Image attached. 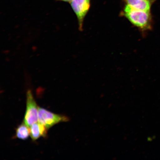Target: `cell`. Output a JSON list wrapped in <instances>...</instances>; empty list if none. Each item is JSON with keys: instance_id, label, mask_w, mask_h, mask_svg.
<instances>
[{"instance_id": "obj_3", "label": "cell", "mask_w": 160, "mask_h": 160, "mask_svg": "<svg viewBox=\"0 0 160 160\" xmlns=\"http://www.w3.org/2000/svg\"><path fill=\"white\" fill-rule=\"evenodd\" d=\"M91 0H73L70 3L77 18L79 29L83 30V22L91 7Z\"/></svg>"}, {"instance_id": "obj_1", "label": "cell", "mask_w": 160, "mask_h": 160, "mask_svg": "<svg viewBox=\"0 0 160 160\" xmlns=\"http://www.w3.org/2000/svg\"><path fill=\"white\" fill-rule=\"evenodd\" d=\"M121 15L142 31L152 29L153 20L151 11H141L125 5L121 12Z\"/></svg>"}, {"instance_id": "obj_6", "label": "cell", "mask_w": 160, "mask_h": 160, "mask_svg": "<svg viewBox=\"0 0 160 160\" xmlns=\"http://www.w3.org/2000/svg\"><path fill=\"white\" fill-rule=\"evenodd\" d=\"M30 135V128L23 122L19 125L16 131V137L18 138L25 140Z\"/></svg>"}, {"instance_id": "obj_7", "label": "cell", "mask_w": 160, "mask_h": 160, "mask_svg": "<svg viewBox=\"0 0 160 160\" xmlns=\"http://www.w3.org/2000/svg\"><path fill=\"white\" fill-rule=\"evenodd\" d=\"M30 136L33 141H35L41 136L38 122L30 127Z\"/></svg>"}, {"instance_id": "obj_4", "label": "cell", "mask_w": 160, "mask_h": 160, "mask_svg": "<svg viewBox=\"0 0 160 160\" xmlns=\"http://www.w3.org/2000/svg\"><path fill=\"white\" fill-rule=\"evenodd\" d=\"M68 121V118L66 116L56 114L42 108H38V122L44 125L48 129L60 122Z\"/></svg>"}, {"instance_id": "obj_2", "label": "cell", "mask_w": 160, "mask_h": 160, "mask_svg": "<svg viewBox=\"0 0 160 160\" xmlns=\"http://www.w3.org/2000/svg\"><path fill=\"white\" fill-rule=\"evenodd\" d=\"M27 110L24 123L30 128L38 121L39 107H38L31 90L27 91Z\"/></svg>"}, {"instance_id": "obj_5", "label": "cell", "mask_w": 160, "mask_h": 160, "mask_svg": "<svg viewBox=\"0 0 160 160\" xmlns=\"http://www.w3.org/2000/svg\"><path fill=\"white\" fill-rule=\"evenodd\" d=\"M126 5L134 9L145 11H151L155 0H123Z\"/></svg>"}, {"instance_id": "obj_8", "label": "cell", "mask_w": 160, "mask_h": 160, "mask_svg": "<svg viewBox=\"0 0 160 160\" xmlns=\"http://www.w3.org/2000/svg\"><path fill=\"white\" fill-rule=\"evenodd\" d=\"M73 0H56V1H61V2H69L70 3Z\"/></svg>"}]
</instances>
